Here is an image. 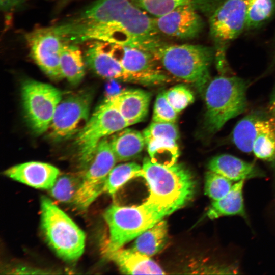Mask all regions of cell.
<instances>
[{
	"instance_id": "obj_24",
	"label": "cell",
	"mask_w": 275,
	"mask_h": 275,
	"mask_svg": "<svg viewBox=\"0 0 275 275\" xmlns=\"http://www.w3.org/2000/svg\"><path fill=\"white\" fill-rule=\"evenodd\" d=\"M167 234V222L161 219L136 237L131 249L148 257L153 256L165 245Z\"/></svg>"
},
{
	"instance_id": "obj_32",
	"label": "cell",
	"mask_w": 275,
	"mask_h": 275,
	"mask_svg": "<svg viewBox=\"0 0 275 275\" xmlns=\"http://www.w3.org/2000/svg\"><path fill=\"white\" fill-rule=\"evenodd\" d=\"M149 13L158 17L180 6L192 4L193 0H138Z\"/></svg>"
},
{
	"instance_id": "obj_10",
	"label": "cell",
	"mask_w": 275,
	"mask_h": 275,
	"mask_svg": "<svg viewBox=\"0 0 275 275\" xmlns=\"http://www.w3.org/2000/svg\"><path fill=\"white\" fill-rule=\"evenodd\" d=\"M117 158L107 137L99 143L95 155L83 173L81 184L73 202L80 211L86 210L103 193L106 177L115 166Z\"/></svg>"
},
{
	"instance_id": "obj_13",
	"label": "cell",
	"mask_w": 275,
	"mask_h": 275,
	"mask_svg": "<svg viewBox=\"0 0 275 275\" xmlns=\"http://www.w3.org/2000/svg\"><path fill=\"white\" fill-rule=\"evenodd\" d=\"M111 51L123 67L139 83L151 84L168 80L157 66L152 50L142 47L125 46L110 43Z\"/></svg>"
},
{
	"instance_id": "obj_18",
	"label": "cell",
	"mask_w": 275,
	"mask_h": 275,
	"mask_svg": "<svg viewBox=\"0 0 275 275\" xmlns=\"http://www.w3.org/2000/svg\"><path fill=\"white\" fill-rule=\"evenodd\" d=\"M209 170L217 173L232 181L264 177L263 171L256 165L233 155L223 154L213 157L208 162Z\"/></svg>"
},
{
	"instance_id": "obj_25",
	"label": "cell",
	"mask_w": 275,
	"mask_h": 275,
	"mask_svg": "<svg viewBox=\"0 0 275 275\" xmlns=\"http://www.w3.org/2000/svg\"><path fill=\"white\" fill-rule=\"evenodd\" d=\"M178 138L171 135L153 136L145 141L150 159L154 162L171 165L177 162L179 150Z\"/></svg>"
},
{
	"instance_id": "obj_16",
	"label": "cell",
	"mask_w": 275,
	"mask_h": 275,
	"mask_svg": "<svg viewBox=\"0 0 275 275\" xmlns=\"http://www.w3.org/2000/svg\"><path fill=\"white\" fill-rule=\"evenodd\" d=\"M7 177L38 189H49L60 175L56 167L39 161H30L12 166L4 172Z\"/></svg>"
},
{
	"instance_id": "obj_6",
	"label": "cell",
	"mask_w": 275,
	"mask_h": 275,
	"mask_svg": "<svg viewBox=\"0 0 275 275\" xmlns=\"http://www.w3.org/2000/svg\"><path fill=\"white\" fill-rule=\"evenodd\" d=\"M41 227L50 247L68 262L78 259L84 253L85 234L79 227L49 198L40 201Z\"/></svg>"
},
{
	"instance_id": "obj_27",
	"label": "cell",
	"mask_w": 275,
	"mask_h": 275,
	"mask_svg": "<svg viewBox=\"0 0 275 275\" xmlns=\"http://www.w3.org/2000/svg\"><path fill=\"white\" fill-rule=\"evenodd\" d=\"M142 167L135 162H127L115 166L108 173L103 192L114 195L130 179L142 177Z\"/></svg>"
},
{
	"instance_id": "obj_17",
	"label": "cell",
	"mask_w": 275,
	"mask_h": 275,
	"mask_svg": "<svg viewBox=\"0 0 275 275\" xmlns=\"http://www.w3.org/2000/svg\"><path fill=\"white\" fill-rule=\"evenodd\" d=\"M129 125L139 123L146 117L151 94L141 89H131L109 97Z\"/></svg>"
},
{
	"instance_id": "obj_2",
	"label": "cell",
	"mask_w": 275,
	"mask_h": 275,
	"mask_svg": "<svg viewBox=\"0 0 275 275\" xmlns=\"http://www.w3.org/2000/svg\"><path fill=\"white\" fill-rule=\"evenodd\" d=\"M142 177L149 189L146 200L160 204L173 212L183 207L195 193V182L191 173L177 162L164 165L146 157Z\"/></svg>"
},
{
	"instance_id": "obj_1",
	"label": "cell",
	"mask_w": 275,
	"mask_h": 275,
	"mask_svg": "<svg viewBox=\"0 0 275 275\" xmlns=\"http://www.w3.org/2000/svg\"><path fill=\"white\" fill-rule=\"evenodd\" d=\"M52 28L64 41L76 44L98 40L149 49L158 45L154 19L129 0H97Z\"/></svg>"
},
{
	"instance_id": "obj_11",
	"label": "cell",
	"mask_w": 275,
	"mask_h": 275,
	"mask_svg": "<svg viewBox=\"0 0 275 275\" xmlns=\"http://www.w3.org/2000/svg\"><path fill=\"white\" fill-rule=\"evenodd\" d=\"M92 95L89 91L73 93L61 100L49 127L50 136L65 139L78 131L81 124L89 119Z\"/></svg>"
},
{
	"instance_id": "obj_23",
	"label": "cell",
	"mask_w": 275,
	"mask_h": 275,
	"mask_svg": "<svg viewBox=\"0 0 275 275\" xmlns=\"http://www.w3.org/2000/svg\"><path fill=\"white\" fill-rule=\"evenodd\" d=\"M60 64L64 78L73 85L78 84L85 74V61L77 44L64 42L62 47Z\"/></svg>"
},
{
	"instance_id": "obj_20",
	"label": "cell",
	"mask_w": 275,
	"mask_h": 275,
	"mask_svg": "<svg viewBox=\"0 0 275 275\" xmlns=\"http://www.w3.org/2000/svg\"><path fill=\"white\" fill-rule=\"evenodd\" d=\"M244 182H236L226 195L213 201L206 213L207 217L211 219L227 216H239L245 218L243 197Z\"/></svg>"
},
{
	"instance_id": "obj_37",
	"label": "cell",
	"mask_w": 275,
	"mask_h": 275,
	"mask_svg": "<svg viewBox=\"0 0 275 275\" xmlns=\"http://www.w3.org/2000/svg\"><path fill=\"white\" fill-rule=\"evenodd\" d=\"M69 0H63V2H67V1H68Z\"/></svg>"
},
{
	"instance_id": "obj_3",
	"label": "cell",
	"mask_w": 275,
	"mask_h": 275,
	"mask_svg": "<svg viewBox=\"0 0 275 275\" xmlns=\"http://www.w3.org/2000/svg\"><path fill=\"white\" fill-rule=\"evenodd\" d=\"M152 51L170 74L193 84L200 93L204 92L210 80L209 69L215 57L214 49L185 44L158 45Z\"/></svg>"
},
{
	"instance_id": "obj_34",
	"label": "cell",
	"mask_w": 275,
	"mask_h": 275,
	"mask_svg": "<svg viewBox=\"0 0 275 275\" xmlns=\"http://www.w3.org/2000/svg\"><path fill=\"white\" fill-rule=\"evenodd\" d=\"M28 0H0L2 11L5 13H10L22 6Z\"/></svg>"
},
{
	"instance_id": "obj_35",
	"label": "cell",
	"mask_w": 275,
	"mask_h": 275,
	"mask_svg": "<svg viewBox=\"0 0 275 275\" xmlns=\"http://www.w3.org/2000/svg\"><path fill=\"white\" fill-rule=\"evenodd\" d=\"M267 113L268 116L275 118V88L269 98Z\"/></svg>"
},
{
	"instance_id": "obj_31",
	"label": "cell",
	"mask_w": 275,
	"mask_h": 275,
	"mask_svg": "<svg viewBox=\"0 0 275 275\" xmlns=\"http://www.w3.org/2000/svg\"><path fill=\"white\" fill-rule=\"evenodd\" d=\"M164 94L169 103L178 113L195 100L193 93L184 85L175 86L164 92Z\"/></svg>"
},
{
	"instance_id": "obj_14",
	"label": "cell",
	"mask_w": 275,
	"mask_h": 275,
	"mask_svg": "<svg viewBox=\"0 0 275 275\" xmlns=\"http://www.w3.org/2000/svg\"><path fill=\"white\" fill-rule=\"evenodd\" d=\"M84 52L85 63L97 75L103 78L139 83L136 78L113 56L110 43L93 40Z\"/></svg>"
},
{
	"instance_id": "obj_26",
	"label": "cell",
	"mask_w": 275,
	"mask_h": 275,
	"mask_svg": "<svg viewBox=\"0 0 275 275\" xmlns=\"http://www.w3.org/2000/svg\"><path fill=\"white\" fill-rule=\"evenodd\" d=\"M266 115L256 111L247 115L238 121L232 133V141L236 147L243 152H253L254 141L257 134L256 123Z\"/></svg>"
},
{
	"instance_id": "obj_28",
	"label": "cell",
	"mask_w": 275,
	"mask_h": 275,
	"mask_svg": "<svg viewBox=\"0 0 275 275\" xmlns=\"http://www.w3.org/2000/svg\"><path fill=\"white\" fill-rule=\"evenodd\" d=\"M82 177L83 173L79 171L77 173L60 175L53 185L49 189L50 195L60 202L73 203Z\"/></svg>"
},
{
	"instance_id": "obj_12",
	"label": "cell",
	"mask_w": 275,
	"mask_h": 275,
	"mask_svg": "<svg viewBox=\"0 0 275 275\" xmlns=\"http://www.w3.org/2000/svg\"><path fill=\"white\" fill-rule=\"evenodd\" d=\"M25 40L33 59L42 71L53 79L64 78L60 56L65 41L52 26L34 30L26 34Z\"/></svg>"
},
{
	"instance_id": "obj_30",
	"label": "cell",
	"mask_w": 275,
	"mask_h": 275,
	"mask_svg": "<svg viewBox=\"0 0 275 275\" xmlns=\"http://www.w3.org/2000/svg\"><path fill=\"white\" fill-rule=\"evenodd\" d=\"M232 181L214 172L209 170L205 178V193L214 200L219 199L226 195L231 189Z\"/></svg>"
},
{
	"instance_id": "obj_29",
	"label": "cell",
	"mask_w": 275,
	"mask_h": 275,
	"mask_svg": "<svg viewBox=\"0 0 275 275\" xmlns=\"http://www.w3.org/2000/svg\"><path fill=\"white\" fill-rule=\"evenodd\" d=\"M275 14V0H250L246 11L245 30L261 27Z\"/></svg>"
},
{
	"instance_id": "obj_21",
	"label": "cell",
	"mask_w": 275,
	"mask_h": 275,
	"mask_svg": "<svg viewBox=\"0 0 275 275\" xmlns=\"http://www.w3.org/2000/svg\"><path fill=\"white\" fill-rule=\"evenodd\" d=\"M109 142L119 161L134 158L141 153L146 145L143 133L127 127L114 133Z\"/></svg>"
},
{
	"instance_id": "obj_33",
	"label": "cell",
	"mask_w": 275,
	"mask_h": 275,
	"mask_svg": "<svg viewBox=\"0 0 275 275\" xmlns=\"http://www.w3.org/2000/svg\"><path fill=\"white\" fill-rule=\"evenodd\" d=\"M152 121L160 123H175L178 113L168 101L164 92L159 93L154 103Z\"/></svg>"
},
{
	"instance_id": "obj_36",
	"label": "cell",
	"mask_w": 275,
	"mask_h": 275,
	"mask_svg": "<svg viewBox=\"0 0 275 275\" xmlns=\"http://www.w3.org/2000/svg\"><path fill=\"white\" fill-rule=\"evenodd\" d=\"M275 67V46L274 49V52H273V58L272 60V62L271 63V65L270 66V68H273Z\"/></svg>"
},
{
	"instance_id": "obj_8",
	"label": "cell",
	"mask_w": 275,
	"mask_h": 275,
	"mask_svg": "<svg viewBox=\"0 0 275 275\" xmlns=\"http://www.w3.org/2000/svg\"><path fill=\"white\" fill-rule=\"evenodd\" d=\"M250 1L224 0L211 14L209 23L215 44L214 57L222 75H226L229 71L226 55L229 44L245 30Z\"/></svg>"
},
{
	"instance_id": "obj_9",
	"label": "cell",
	"mask_w": 275,
	"mask_h": 275,
	"mask_svg": "<svg viewBox=\"0 0 275 275\" xmlns=\"http://www.w3.org/2000/svg\"><path fill=\"white\" fill-rule=\"evenodd\" d=\"M21 98L25 118L33 131L39 134L46 132L62 99L61 91L50 85L28 79L22 85Z\"/></svg>"
},
{
	"instance_id": "obj_19",
	"label": "cell",
	"mask_w": 275,
	"mask_h": 275,
	"mask_svg": "<svg viewBox=\"0 0 275 275\" xmlns=\"http://www.w3.org/2000/svg\"><path fill=\"white\" fill-rule=\"evenodd\" d=\"M106 256L125 274H162V269L150 257L130 249L121 248Z\"/></svg>"
},
{
	"instance_id": "obj_5",
	"label": "cell",
	"mask_w": 275,
	"mask_h": 275,
	"mask_svg": "<svg viewBox=\"0 0 275 275\" xmlns=\"http://www.w3.org/2000/svg\"><path fill=\"white\" fill-rule=\"evenodd\" d=\"M248 86L244 79L235 76L221 75L209 81L204 92V125L209 133H216L246 109Z\"/></svg>"
},
{
	"instance_id": "obj_22",
	"label": "cell",
	"mask_w": 275,
	"mask_h": 275,
	"mask_svg": "<svg viewBox=\"0 0 275 275\" xmlns=\"http://www.w3.org/2000/svg\"><path fill=\"white\" fill-rule=\"evenodd\" d=\"M256 126L253 152L260 159L275 163V118L266 115L257 121Z\"/></svg>"
},
{
	"instance_id": "obj_7",
	"label": "cell",
	"mask_w": 275,
	"mask_h": 275,
	"mask_svg": "<svg viewBox=\"0 0 275 275\" xmlns=\"http://www.w3.org/2000/svg\"><path fill=\"white\" fill-rule=\"evenodd\" d=\"M129 126L109 97L99 105L78 131L75 139L79 172L84 173L87 168L103 139Z\"/></svg>"
},
{
	"instance_id": "obj_4",
	"label": "cell",
	"mask_w": 275,
	"mask_h": 275,
	"mask_svg": "<svg viewBox=\"0 0 275 275\" xmlns=\"http://www.w3.org/2000/svg\"><path fill=\"white\" fill-rule=\"evenodd\" d=\"M172 213L169 209L147 200L138 206H110L103 214L109 229L105 254L122 248Z\"/></svg>"
},
{
	"instance_id": "obj_15",
	"label": "cell",
	"mask_w": 275,
	"mask_h": 275,
	"mask_svg": "<svg viewBox=\"0 0 275 275\" xmlns=\"http://www.w3.org/2000/svg\"><path fill=\"white\" fill-rule=\"evenodd\" d=\"M158 31L171 37L187 39L198 35L203 26L202 20L192 4L178 7L154 19Z\"/></svg>"
}]
</instances>
